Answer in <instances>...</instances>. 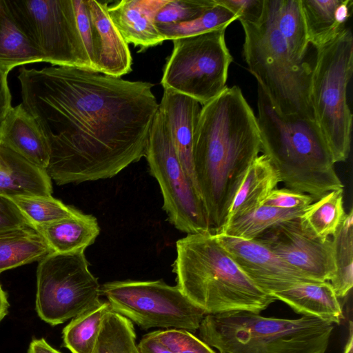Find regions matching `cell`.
I'll return each mask as SVG.
<instances>
[{
  "mask_svg": "<svg viewBox=\"0 0 353 353\" xmlns=\"http://www.w3.org/2000/svg\"><path fill=\"white\" fill-rule=\"evenodd\" d=\"M159 103L176 154L199 193L194 172L192 148L202 105L195 99L169 89L163 90Z\"/></svg>",
  "mask_w": 353,
  "mask_h": 353,
  "instance_id": "obj_15",
  "label": "cell"
},
{
  "mask_svg": "<svg viewBox=\"0 0 353 353\" xmlns=\"http://www.w3.org/2000/svg\"><path fill=\"white\" fill-rule=\"evenodd\" d=\"M111 311L109 302L101 301L92 308L72 319L63 329V345L72 353H92L103 320Z\"/></svg>",
  "mask_w": 353,
  "mask_h": 353,
  "instance_id": "obj_27",
  "label": "cell"
},
{
  "mask_svg": "<svg viewBox=\"0 0 353 353\" xmlns=\"http://www.w3.org/2000/svg\"><path fill=\"white\" fill-rule=\"evenodd\" d=\"M255 239L312 281H330L334 277L332 239L321 241L309 237L299 218L279 223Z\"/></svg>",
  "mask_w": 353,
  "mask_h": 353,
  "instance_id": "obj_13",
  "label": "cell"
},
{
  "mask_svg": "<svg viewBox=\"0 0 353 353\" xmlns=\"http://www.w3.org/2000/svg\"><path fill=\"white\" fill-rule=\"evenodd\" d=\"M11 199L34 228L71 216L79 212L52 195L18 196Z\"/></svg>",
  "mask_w": 353,
  "mask_h": 353,
  "instance_id": "obj_32",
  "label": "cell"
},
{
  "mask_svg": "<svg viewBox=\"0 0 353 353\" xmlns=\"http://www.w3.org/2000/svg\"><path fill=\"white\" fill-rule=\"evenodd\" d=\"M334 328L312 316L232 312L205 315L198 330L200 339L219 353H326Z\"/></svg>",
  "mask_w": 353,
  "mask_h": 353,
  "instance_id": "obj_5",
  "label": "cell"
},
{
  "mask_svg": "<svg viewBox=\"0 0 353 353\" xmlns=\"http://www.w3.org/2000/svg\"><path fill=\"white\" fill-rule=\"evenodd\" d=\"M36 62H46L44 56L0 0V72L8 75L17 66Z\"/></svg>",
  "mask_w": 353,
  "mask_h": 353,
  "instance_id": "obj_24",
  "label": "cell"
},
{
  "mask_svg": "<svg viewBox=\"0 0 353 353\" xmlns=\"http://www.w3.org/2000/svg\"><path fill=\"white\" fill-rule=\"evenodd\" d=\"M345 214L343 190H335L306 207L299 221L307 236L325 241L335 234Z\"/></svg>",
  "mask_w": 353,
  "mask_h": 353,
  "instance_id": "obj_25",
  "label": "cell"
},
{
  "mask_svg": "<svg viewBox=\"0 0 353 353\" xmlns=\"http://www.w3.org/2000/svg\"><path fill=\"white\" fill-rule=\"evenodd\" d=\"M176 248V286L205 315L260 314L276 301L241 270L213 232L187 234Z\"/></svg>",
  "mask_w": 353,
  "mask_h": 353,
  "instance_id": "obj_4",
  "label": "cell"
},
{
  "mask_svg": "<svg viewBox=\"0 0 353 353\" xmlns=\"http://www.w3.org/2000/svg\"><path fill=\"white\" fill-rule=\"evenodd\" d=\"M314 199L310 195L287 188H275L263 202L269 205L282 209L305 208Z\"/></svg>",
  "mask_w": 353,
  "mask_h": 353,
  "instance_id": "obj_37",
  "label": "cell"
},
{
  "mask_svg": "<svg viewBox=\"0 0 353 353\" xmlns=\"http://www.w3.org/2000/svg\"><path fill=\"white\" fill-rule=\"evenodd\" d=\"M305 208L282 209L261 205L238 217L216 233L244 239H255L270 228L285 221L299 218Z\"/></svg>",
  "mask_w": 353,
  "mask_h": 353,
  "instance_id": "obj_30",
  "label": "cell"
},
{
  "mask_svg": "<svg viewBox=\"0 0 353 353\" xmlns=\"http://www.w3.org/2000/svg\"><path fill=\"white\" fill-rule=\"evenodd\" d=\"M216 4L215 0H168L157 12V26L195 19Z\"/></svg>",
  "mask_w": 353,
  "mask_h": 353,
  "instance_id": "obj_34",
  "label": "cell"
},
{
  "mask_svg": "<svg viewBox=\"0 0 353 353\" xmlns=\"http://www.w3.org/2000/svg\"><path fill=\"white\" fill-rule=\"evenodd\" d=\"M341 0H301L308 41L316 49L333 40L345 27L336 21Z\"/></svg>",
  "mask_w": 353,
  "mask_h": 353,
  "instance_id": "obj_29",
  "label": "cell"
},
{
  "mask_svg": "<svg viewBox=\"0 0 353 353\" xmlns=\"http://www.w3.org/2000/svg\"><path fill=\"white\" fill-rule=\"evenodd\" d=\"M139 353H173L150 332L143 336L137 344Z\"/></svg>",
  "mask_w": 353,
  "mask_h": 353,
  "instance_id": "obj_40",
  "label": "cell"
},
{
  "mask_svg": "<svg viewBox=\"0 0 353 353\" xmlns=\"http://www.w3.org/2000/svg\"><path fill=\"white\" fill-rule=\"evenodd\" d=\"M52 253L47 243L31 225L0 232V274L39 261Z\"/></svg>",
  "mask_w": 353,
  "mask_h": 353,
  "instance_id": "obj_23",
  "label": "cell"
},
{
  "mask_svg": "<svg viewBox=\"0 0 353 353\" xmlns=\"http://www.w3.org/2000/svg\"><path fill=\"white\" fill-rule=\"evenodd\" d=\"M152 333L173 353H217L200 338L188 330L167 329Z\"/></svg>",
  "mask_w": 353,
  "mask_h": 353,
  "instance_id": "obj_35",
  "label": "cell"
},
{
  "mask_svg": "<svg viewBox=\"0 0 353 353\" xmlns=\"http://www.w3.org/2000/svg\"><path fill=\"white\" fill-rule=\"evenodd\" d=\"M78 29L94 72H98V50L95 30L85 0H73ZM99 73V72H98Z\"/></svg>",
  "mask_w": 353,
  "mask_h": 353,
  "instance_id": "obj_36",
  "label": "cell"
},
{
  "mask_svg": "<svg viewBox=\"0 0 353 353\" xmlns=\"http://www.w3.org/2000/svg\"><path fill=\"white\" fill-rule=\"evenodd\" d=\"M22 104L50 147L59 185L112 178L145 157L159 103L154 85L69 66L20 70Z\"/></svg>",
  "mask_w": 353,
  "mask_h": 353,
  "instance_id": "obj_1",
  "label": "cell"
},
{
  "mask_svg": "<svg viewBox=\"0 0 353 353\" xmlns=\"http://www.w3.org/2000/svg\"><path fill=\"white\" fill-rule=\"evenodd\" d=\"M85 1L97 37L98 72L116 78L130 73L131 52L110 19L108 1Z\"/></svg>",
  "mask_w": 353,
  "mask_h": 353,
  "instance_id": "obj_18",
  "label": "cell"
},
{
  "mask_svg": "<svg viewBox=\"0 0 353 353\" xmlns=\"http://www.w3.org/2000/svg\"><path fill=\"white\" fill-rule=\"evenodd\" d=\"M4 3L46 63L94 72L78 29L73 0H4Z\"/></svg>",
  "mask_w": 353,
  "mask_h": 353,
  "instance_id": "obj_10",
  "label": "cell"
},
{
  "mask_svg": "<svg viewBox=\"0 0 353 353\" xmlns=\"http://www.w3.org/2000/svg\"><path fill=\"white\" fill-rule=\"evenodd\" d=\"M278 30L294 59L305 61L310 44L301 0H269Z\"/></svg>",
  "mask_w": 353,
  "mask_h": 353,
  "instance_id": "obj_26",
  "label": "cell"
},
{
  "mask_svg": "<svg viewBox=\"0 0 353 353\" xmlns=\"http://www.w3.org/2000/svg\"><path fill=\"white\" fill-rule=\"evenodd\" d=\"M243 57L274 108L284 115L314 120L310 97L312 67L294 59L278 30L269 0L256 24L241 22Z\"/></svg>",
  "mask_w": 353,
  "mask_h": 353,
  "instance_id": "obj_6",
  "label": "cell"
},
{
  "mask_svg": "<svg viewBox=\"0 0 353 353\" xmlns=\"http://www.w3.org/2000/svg\"><path fill=\"white\" fill-rule=\"evenodd\" d=\"M238 17L240 22L256 24L262 19L265 0H216Z\"/></svg>",
  "mask_w": 353,
  "mask_h": 353,
  "instance_id": "obj_38",
  "label": "cell"
},
{
  "mask_svg": "<svg viewBox=\"0 0 353 353\" xmlns=\"http://www.w3.org/2000/svg\"><path fill=\"white\" fill-rule=\"evenodd\" d=\"M352 226L353 210L351 208L331 238L335 272L330 282L339 299L347 296L353 285Z\"/></svg>",
  "mask_w": 353,
  "mask_h": 353,
  "instance_id": "obj_28",
  "label": "cell"
},
{
  "mask_svg": "<svg viewBox=\"0 0 353 353\" xmlns=\"http://www.w3.org/2000/svg\"><path fill=\"white\" fill-rule=\"evenodd\" d=\"M279 183V173L270 159L263 154L259 155L246 170L221 229L238 217L263 205L265 199Z\"/></svg>",
  "mask_w": 353,
  "mask_h": 353,
  "instance_id": "obj_20",
  "label": "cell"
},
{
  "mask_svg": "<svg viewBox=\"0 0 353 353\" xmlns=\"http://www.w3.org/2000/svg\"><path fill=\"white\" fill-rule=\"evenodd\" d=\"M310 97L314 121L334 163L345 161L351 147L352 114L347 87L353 72V37L343 29L333 40L316 49Z\"/></svg>",
  "mask_w": 353,
  "mask_h": 353,
  "instance_id": "obj_7",
  "label": "cell"
},
{
  "mask_svg": "<svg viewBox=\"0 0 353 353\" xmlns=\"http://www.w3.org/2000/svg\"><path fill=\"white\" fill-rule=\"evenodd\" d=\"M216 1V0H215ZM238 17L219 4L207 10L198 18L176 24L157 26L165 40H174L203 34L207 32L227 28Z\"/></svg>",
  "mask_w": 353,
  "mask_h": 353,
  "instance_id": "obj_33",
  "label": "cell"
},
{
  "mask_svg": "<svg viewBox=\"0 0 353 353\" xmlns=\"http://www.w3.org/2000/svg\"><path fill=\"white\" fill-rule=\"evenodd\" d=\"M261 152L256 117L237 85L202 105L194 134L197 187L213 233L223 225L234 195Z\"/></svg>",
  "mask_w": 353,
  "mask_h": 353,
  "instance_id": "obj_2",
  "label": "cell"
},
{
  "mask_svg": "<svg viewBox=\"0 0 353 353\" xmlns=\"http://www.w3.org/2000/svg\"><path fill=\"white\" fill-rule=\"evenodd\" d=\"M296 313L339 325L342 306L330 281L301 282L272 294Z\"/></svg>",
  "mask_w": 353,
  "mask_h": 353,
  "instance_id": "obj_19",
  "label": "cell"
},
{
  "mask_svg": "<svg viewBox=\"0 0 353 353\" xmlns=\"http://www.w3.org/2000/svg\"><path fill=\"white\" fill-rule=\"evenodd\" d=\"M214 234L241 270L256 286L272 296L301 282H315L256 239Z\"/></svg>",
  "mask_w": 353,
  "mask_h": 353,
  "instance_id": "obj_14",
  "label": "cell"
},
{
  "mask_svg": "<svg viewBox=\"0 0 353 353\" xmlns=\"http://www.w3.org/2000/svg\"><path fill=\"white\" fill-rule=\"evenodd\" d=\"M257 109L261 152L277 170L285 188L307 194L314 201L343 190L314 120L279 113L259 85Z\"/></svg>",
  "mask_w": 353,
  "mask_h": 353,
  "instance_id": "obj_3",
  "label": "cell"
},
{
  "mask_svg": "<svg viewBox=\"0 0 353 353\" xmlns=\"http://www.w3.org/2000/svg\"><path fill=\"white\" fill-rule=\"evenodd\" d=\"M35 229L44 239L51 252L57 254L84 252L94 243L100 232L97 218L80 211Z\"/></svg>",
  "mask_w": 353,
  "mask_h": 353,
  "instance_id": "obj_22",
  "label": "cell"
},
{
  "mask_svg": "<svg viewBox=\"0 0 353 353\" xmlns=\"http://www.w3.org/2000/svg\"><path fill=\"white\" fill-rule=\"evenodd\" d=\"M8 75L0 72V120L12 108V96L8 85Z\"/></svg>",
  "mask_w": 353,
  "mask_h": 353,
  "instance_id": "obj_41",
  "label": "cell"
},
{
  "mask_svg": "<svg viewBox=\"0 0 353 353\" xmlns=\"http://www.w3.org/2000/svg\"><path fill=\"white\" fill-rule=\"evenodd\" d=\"M348 325L349 334L343 353H353V324L351 320L349 321Z\"/></svg>",
  "mask_w": 353,
  "mask_h": 353,
  "instance_id": "obj_44",
  "label": "cell"
},
{
  "mask_svg": "<svg viewBox=\"0 0 353 353\" xmlns=\"http://www.w3.org/2000/svg\"><path fill=\"white\" fill-rule=\"evenodd\" d=\"M226 28L172 40L173 50L163 70L161 83L190 97L201 105L226 88L233 58L225 39Z\"/></svg>",
  "mask_w": 353,
  "mask_h": 353,
  "instance_id": "obj_8",
  "label": "cell"
},
{
  "mask_svg": "<svg viewBox=\"0 0 353 353\" xmlns=\"http://www.w3.org/2000/svg\"><path fill=\"white\" fill-rule=\"evenodd\" d=\"M111 310L143 330L196 331L205 316L176 286L157 281H115L101 285Z\"/></svg>",
  "mask_w": 353,
  "mask_h": 353,
  "instance_id": "obj_9",
  "label": "cell"
},
{
  "mask_svg": "<svg viewBox=\"0 0 353 353\" xmlns=\"http://www.w3.org/2000/svg\"><path fill=\"white\" fill-rule=\"evenodd\" d=\"M9 307L7 294L0 284V322L8 314Z\"/></svg>",
  "mask_w": 353,
  "mask_h": 353,
  "instance_id": "obj_43",
  "label": "cell"
},
{
  "mask_svg": "<svg viewBox=\"0 0 353 353\" xmlns=\"http://www.w3.org/2000/svg\"><path fill=\"white\" fill-rule=\"evenodd\" d=\"M88 267L84 252H52L39 261L35 307L41 320L57 325L101 301V285Z\"/></svg>",
  "mask_w": 353,
  "mask_h": 353,
  "instance_id": "obj_11",
  "label": "cell"
},
{
  "mask_svg": "<svg viewBox=\"0 0 353 353\" xmlns=\"http://www.w3.org/2000/svg\"><path fill=\"white\" fill-rule=\"evenodd\" d=\"M28 353H61L52 347L45 339H34L30 343Z\"/></svg>",
  "mask_w": 353,
  "mask_h": 353,
  "instance_id": "obj_42",
  "label": "cell"
},
{
  "mask_svg": "<svg viewBox=\"0 0 353 353\" xmlns=\"http://www.w3.org/2000/svg\"><path fill=\"white\" fill-rule=\"evenodd\" d=\"M168 0H122L108 6V14L125 41L143 50L165 40L155 17Z\"/></svg>",
  "mask_w": 353,
  "mask_h": 353,
  "instance_id": "obj_17",
  "label": "cell"
},
{
  "mask_svg": "<svg viewBox=\"0 0 353 353\" xmlns=\"http://www.w3.org/2000/svg\"><path fill=\"white\" fill-rule=\"evenodd\" d=\"M50 178L12 150L0 146V194L18 196H51Z\"/></svg>",
  "mask_w": 353,
  "mask_h": 353,
  "instance_id": "obj_21",
  "label": "cell"
},
{
  "mask_svg": "<svg viewBox=\"0 0 353 353\" xmlns=\"http://www.w3.org/2000/svg\"><path fill=\"white\" fill-rule=\"evenodd\" d=\"M92 353H139L132 322L112 310L109 312Z\"/></svg>",
  "mask_w": 353,
  "mask_h": 353,
  "instance_id": "obj_31",
  "label": "cell"
},
{
  "mask_svg": "<svg viewBox=\"0 0 353 353\" xmlns=\"http://www.w3.org/2000/svg\"><path fill=\"white\" fill-rule=\"evenodd\" d=\"M26 225H31L12 199L0 194V232Z\"/></svg>",
  "mask_w": 353,
  "mask_h": 353,
  "instance_id": "obj_39",
  "label": "cell"
},
{
  "mask_svg": "<svg viewBox=\"0 0 353 353\" xmlns=\"http://www.w3.org/2000/svg\"><path fill=\"white\" fill-rule=\"evenodd\" d=\"M0 146L43 170L48 165L50 152L48 141L22 103L12 106L0 120Z\"/></svg>",
  "mask_w": 353,
  "mask_h": 353,
  "instance_id": "obj_16",
  "label": "cell"
},
{
  "mask_svg": "<svg viewBox=\"0 0 353 353\" xmlns=\"http://www.w3.org/2000/svg\"><path fill=\"white\" fill-rule=\"evenodd\" d=\"M157 181L168 219L182 232H212L199 193L176 154L162 114L153 121L145 157Z\"/></svg>",
  "mask_w": 353,
  "mask_h": 353,
  "instance_id": "obj_12",
  "label": "cell"
}]
</instances>
